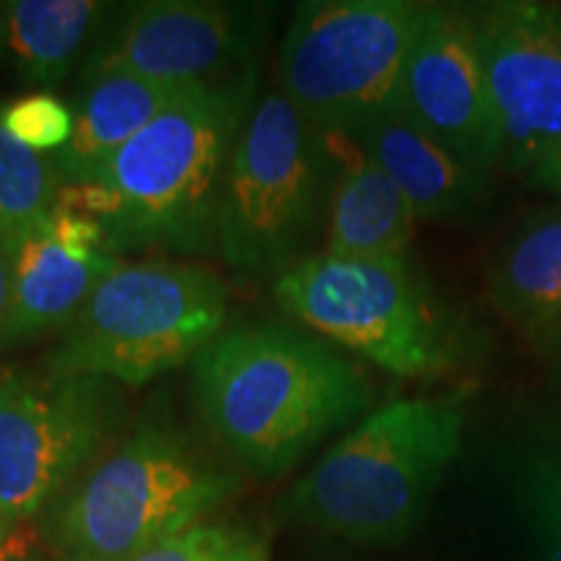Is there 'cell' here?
I'll return each instance as SVG.
<instances>
[{
  "instance_id": "cell-1",
  "label": "cell",
  "mask_w": 561,
  "mask_h": 561,
  "mask_svg": "<svg viewBox=\"0 0 561 561\" xmlns=\"http://www.w3.org/2000/svg\"><path fill=\"white\" fill-rule=\"evenodd\" d=\"M193 392L216 442L263 479L289 471L371 403L339 351L280 325L216 335L193 362Z\"/></svg>"
},
{
  "instance_id": "cell-2",
  "label": "cell",
  "mask_w": 561,
  "mask_h": 561,
  "mask_svg": "<svg viewBox=\"0 0 561 561\" xmlns=\"http://www.w3.org/2000/svg\"><path fill=\"white\" fill-rule=\"evenodd\" d=\"M257 100L255 62L193 83L110 161L100 182L121 201L107 227L112 252L216 248L224 182L237 138Z\"/></svg>"
},
{
  "instance_id": "cell-3",
  "label": "cell",
  "mask_w": 561,
  "mask_h": 561,
  "mask_svg": "<svg viewBox=\"0 0 561 561\" xmlns=\"http://www.w3.org/2000/svg\"><path fill=\"white\" fill-rule=\"evenodd\" d=\"M466 421L462 390L382 405L294 483L284 512L351 543L403 541L458 458Z\"/></svg>"
},
{
  "instance_id": "cell-4",
  "label": "cell",
  "mask_w": 561,
  "mask_h": 561,
  "mask_svg": "<svg viewBox=\"0 0 561 561\" xmlns=\"http://www.w3.org/2000/svg\"><path fill=\"white\" fill-rule=\"evenodd\" d=\"M237 489L187 434L140 426L104 450L45 510L60 561H133L203 523Z\"/></svg>"
},
{
  "instance_id": "cell-5",
  "label": "cell",
  "mask_w": 561,
  "mask_h": 561,
  "mask_svg": "<svg viewBox=\"0 0 561 561\" xmlns=\"http://www.w3.org/2000/svg\"><path fill=\"white\" fill-rule=\"evenodd\" d=\"M273 299L322 339L403 380H442L473 362L476 335L411 261L307 255Z\"/></svg>"
},
{
  "instance_id": "cell-6",
  "label": "cell",
  "mask_w": 561,
  "mask_h": 561,
  "mask_svg": "<svg viewBox=\"0 0 561 561\" xmlns=\"http://www.w3.org/2000/svg\"><path fill=\"white\" fill-rule=\"evenodd\" d=\"M229 291L195 263H121L42 359L53 375L146 385L195 362L221 333Z\"/></svg>"
},
{
  "instance_id": "cell-7",
  "label": "cell",
  "mask_w": 561,
  "mask_h": 561,
  "mask_svg": "<svg viewBox=\"0 0 561 561\" xmlns=\"http://www.w3.org/2000/svg\"><path fill=\"white\" fill-rule=\"evenodd\" d=\"M325 136L280 91L261 94L237 138L224 182L216 248L240 276H280L305 261L325 214Z\"/></svg>"
},
{
  "instance_id": "cell-8",
  "label": "cell",
  "mask_w": 561,
  "mask_h": 561,
  "mask_svg": "<svg viewBox=\"0 0 561 561\" xmlns=\"http://www.w3.org/2000/svg\"><path fill=\"white\" fill-rule=\"evenodd\" d=\"M430 3L312 0L278 50L280 94L320 133L359 130L403 112V79Z\"/></svg>"
},
{
  "instance_id": "cell-9",
  "label": "cell",
  "mask_w": 561,
  "mask_h": 561,
  "mask_svg": "<svg viewBox=\"0 0 561 561\" xmlns=\"http://www.w3.org/2000/svg\"><path fill=\"white\" fill-rule=\"evenodd\" d=\"M125 416L94 375L0 371V510L13 525L45 512L100 455Z\"/></svg>"
},
{
  "instance_id": "cell-10",
  "label": "cell",
  "mask_w": 561,
  "mask_h": 561,
  "mask_svg": "<svg viewBox=\"0 0 561 561\" xmlns=\"http://www.w3.org/2000/svg\"><path fill=\"white\" fill-rule=\"evenodd\" d=\"M261 37V11L203 0L133 3L110 11L81 79L123 70L178 87L208 83L252 66Z\"/></svg>"
},
{
  "instance_id": "cell-11",
  "label": "cell",
  "mask_w": 561,
  "mask_h": 561,
  "mask_svg": "<svg viewBox=\"0 0 561 561\" xmlns=\"http://www.w3.org/2000/svg\"><path fill=\"white\" fill-rule=\"evenodd\" d=\"M476 37L502 136V167L528 174L561 144V5H473Z\"/></svg>"
},
{
  "instance_id": "cell-12",
  "label": "cell",
  "mask_w": 561,
  "mask_h": 561,
  "mask_svg": "<svg viewBox=\"0 0 561 561\" xmlns=\"http://www.w3.org/2000/svg\"><path fill=\"white\" fill-rule=\"evenodd\" d=\"M403 112L476 172L502 167V136L473 5L430 3L403 79Z\"/></svg>"
},
{
  "instance_id": "cell-13",
  "label": "cell",
  "mask_w": 561,
  "mask_h": 561,
  "mask_svg": "<svg viewBox=\"0 0 561 561\" xmlns=\"http://www.w3.org/2000/svg\"><path fill=\"white\" fill-rule=\"evenodd\" d=\"M331 157L328 248L339 257L411 261L416 216L396 182L343 133H322Z\"/></svg>"
},
{
  "instance_id": "cell-14",
  "label": "cell",
  "mask_w": 561,
  "mask_h": 561,
  "mask_svg": "<svg viewBox=\"0 0 561 561\" xmlns=\"http://www.w3.org/2000/svg\"><path fill=\"white\" fill-rule=\"evenodd\" d=\"M9 240L11 297L0 351L66 333L91 291L123 261L100 255L94 261H76L55 242L45 219L30 224Z\"/></svg>"
},
{
  "instance_id": "cell-15",
  "label": "cell",
  "mask_w": 561,
  "mask_h": 561,
  "mask_svg": "<svg viewBox=\"0 0 561 561\" xmlns=\"http://www.w3.org/2000/svg\"><path fill=\"white\" fill-rule=\"evenodd\" d=\"M348 138L396 182L416 221L468 219L486 201V174L447 151L405 112L377 117Z\"/></svg>"
},
{
  "instance_id": "cell-16",
  "label": "cell",
  "mask_w": 561,
  "mask_h": 561,
  "mask_svg": "<svg viewBox=\"0 0 561 561\" xmlns=\"http://www.w3.org/2000/svg\"><path fill=\"white\" fill-rule=\"evenodd\" d=\"M191 87L151 81L123 70L81 79L73 133L68 144L53 153L62 185L100 180L110 161Z\"/></svg>"
},
{
  "instance_id": "cell-17",
  "label": "cell",
  "mask_w": 561,
  "mask_h": 561,
  "mask_svg": "<svg viewBox=\"0 0 561 561\" xmlns=\"http://www.w3.org/2000/svg\"><path fill=\"white\" fill-rule=\"evenodd\" d=\"M112 5L94 0H13L0 5V39L19 81L50 94L89 42L96 39Z\"/></svg>"
},
{
  "instance_id": "cell-18",
  "label": "cell",
  "mask_w": 561,
  "mask_h": 561,
  "mask_svg": "<svg viewBox=\"0 0 561 561\" xmlns=\"http://www.w3.org/2000/svg\"><path fill=\"white\" fill-rule=\"evenodd\" d=\"M494 310L538 343L561 325V208L538 214L500 252L489 273Z\"/></svg>"
},
{
  "instance_id": "cell-19",
  "label": "cell",
  "mask_w": 561,
  "mask_h": 561,
  "mask_svg": "<svg viewBox=\"0 0 561 561\" xmlns=\"http://www.w3.org/2000/svg\"><path fill=\"white\" fill-rule=\"evenodd\" d=\"M510 486L533 561H561V403L538 413L512 445Z\"/></svg>"
},
{
  "instance_id": "cell-20",
  "label": "cell",
  "mask_w": 561,
  "mask_h": 561,
  "mask_svg": "<svg viewBox=\"0 0 561 561\" xmlns=\"http://www.w3.org/2000/svg\"><path fill=\"white\" fill-rule=\"evenodd\" d=\"M62 178L53 153H42L13 138L0 104V237H11L45 219L58 203Z\"/></svg>"
},
{
  "instance_id": "cell-21",
  "label": "cell",
  "mask_w": 561,
  "mask_h": 561,
  "mask_svg": "<svg viewBox=\"0 0 561 561\" xmlns=\"http://www.w3.org/2000/svg\"><path fill=\"white\" fill-rule=\"evenodd\" d=\"M133 561H268V543L242 523H198Z\"/></svg>"
},
{
  "instance_id": "cell-22",
  "label": "cell",
  "mask_w": 561,
  "mask_h": 561,
  "mask_svg": "<svg viewBox=\"0 0 561 561\" xmlns=\"http://www.w3.org/2000/svg\"><path fill=\"white\" fill-rule=\"evenodd\" d=\"M3 125L13 138L34 151L55 153L70 140L73 133V112L55 94L34 91L3 104Z\"/></svg>"
},
{
  "instance_id": "cell-23",
  "label": "cell",
  "mask_w": 561,
  "mask_h": 561,
  "mask_svg": "<svg viewBox=\"0 0 561 561\" xmlns=\"http://www.w3.org/2000/svg\"><path fill=\"white\" fill-rule=\"evenodd\" d=\"M47 227H50L55 242L76 261H94L100 255H115L104 224L89 219V216L55 206L47 214Z\"/></svg>"
},
{
  "instance_id": "cell-24",
  "label": "cell",
  "mask_w": 561,
  "mask_h": 561,
  "mask_svg": "<svg viewBox=\"0 0 561 561\" xmlns=\"http://www.w3.org/2000/svg\"><path fill=\"white\" fill-rule=\"evenodd\" d=\"M525 178H528L530 185L538 187V191L561 195V144L557 149L546 153V157L538 161Z\"/></svg>"
},
{
  "instance_id": "cell-25",
  "label": "cell",
  "mask_w": 561,
  "mask_h": 561,
  "mask_svg": "<svg viewBox=\"0 0 561 561\" xmlns=\"http://www.w3.org/2000/svg\"><path fill=\"white\" fill-rule=\"evenodd\" d=\"M9 297H11L9 240H5V237H0V343H3L5 320H9Z\"/></svg>"
},
{
  "instance_id": "cell-26",
  "label": "cell",
  "mask_w": 561,
  "mask_h": 561,
  "mask_svg": "<svg viewBox=\"0 0 561 561\" xmlns=\"http://www.w3.org/2000/svg\"><path fill=\"white\" fill-rule=\"evenodd\" d=\"M538 351H541L546 369H549L551 375L561 382V325L549 335V339L538 343Z\"/></svg>"
},
{
  "instance_id": "cell-27",
  "label": "cell",
  "mask_w": 561,
  "mask_h": 561,
  "mask_svg": "<svg viewBox=\"0 0 561 561\" xmlns=\"http://www.w3.org/2000/svg\"><path fill=\"white\" fill-rule=\"evenodd\" d=\"M13 528H19V525H13L9 517H5V512L0 510V559H5L3 551H5V543H9Z\"/></svg>"
},
{
  "instance_id": "cell-28",
  "label": "cell",
  "mask_w": 561,
  "mask_h": 561,
  "mask_svg": "<svg viewBox=\"0 0 561 561\" xmlns=\"http://www.w3.org/2000/svg\"><path fill=\"white\" fill-rule=\"evenodd\" d=\"M0 561H11V559H0Z\"/></svg>"
}]
</instances>
